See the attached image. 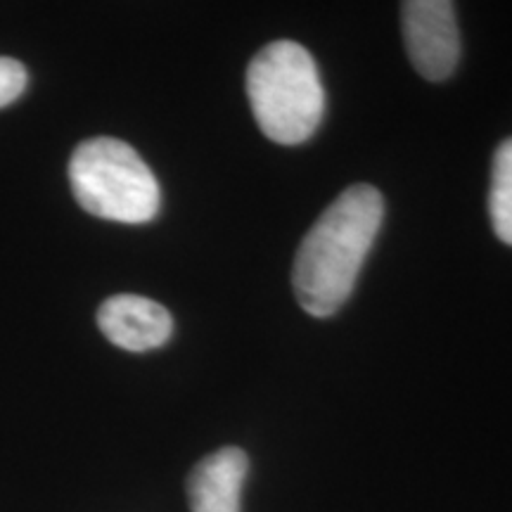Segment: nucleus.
Segmentation results:
<instances>
[{"instance_id": "nucleus-1", "label": "nucleus", "mask_w": 512, "mask_h": 512, "mask_svg": "<svg viewBox=\"0 0 512 512\" xmlns=\"http://www.w3.org/2000/svg\"><path fill=\"white\" fill-rule=\"evenodd\" d=\"M384 200L373 185H351L320 214L294 256L292 285L306 313L328 318L354 292L382 228Z\"/></svg>"}, {"instance_id": "nucleus-2", "label": "nucleus", "mask_w": 512, "mask_h": 512, "mask_svg": "<svg viewBox=\"0 0 512 512\" xmlns=\"http://www.w3.org/2000/svg\"><path fill=\"white\" fill-rule=\"evenodd\" d=\"M247 98L252 114L278 145L306 143L325 114V91L318 64L294 41L268 43L247 67Z\"/></svg>"}, {"instance_id": "nucleus-3", "label": "nucleus", "mask_w": 512, "mask_h": 512, "mask_svg": "<svg viewBox=\"0 0 512 512\" xmlns=\"http://www.w3.org/2000/svg\"><path fill=\"white\" fill-rule=\"evenodd\" d=\"M69 185L88 214L117 223H150L162 188L145 159L119 138H88L69 159Z\"/></svg>"}, {"instance_id": "nucleus-4", "label": "nucleus", "mask_w": 512, "mask_h": 512, "mask_svg": "<svg viewBox=\"0 0 512 512\" xmlns=\"http://www.w3.org/2000/svg\"><path fill=\"white\" fill-rule=\"evenodd\" d=\"M403 41L415 72L427 81H446L460 60L456 8L448 0H408L401 5Z\"/></svg>"}, {"instance_id": "nucleus-5", "label": "nucleus", "mask_w": 512, "mask_h": 512, "mask_svg": "<svg viewBox=\"0 0 512 512\" xmlns=\"http://www.w3.org/2000/svg\"><path fill=\"white\" fill-rule=\"evenodd\" d=\"M98 325L114 347L145 354L174 335V318L166 306L140 294H114L98 309Z\"/></svg>"}, {"instance_id": "nucleus-6", "label": "nucleus", "mask_w": 512, "mask_h": 512, "mask_svg": "<svg viewBox=\"0 0 512 512\" xmlns=\"http://www.w3.org/2000/svg\"><path fill=\"white\" fill-rule=\"evenodd\" d=\"M249 472L247 453L238 446L219 448L202 458L188 475V501L192 512H240L242 486Z\"/></svg>"}, {"instance_id": "nucleus-7", "label": "nucleus", "mask_w": 512, "mask_h": 512, "mask_svg": "<svg viewBox=\"0 0 512 512\" xmlns=\"http://www.w3.org/2000/svg\"><path fill=\"white\" fill-rule=\"evenodd\" d=\"M489 216L496 238L512 247V138L503 140L494 155L489 188Z\"/></svg>"}, {"instance_id": "nucleus-8", "label": "nucleus", "mask_w": 512, "mask_h": 512, "mask_svg": "<svg viewBox=\"0 0 512 512\" xmlns=\"http://www.w3.org/2000/svg\"><path fill=\"white\" fill-rule=\"evenodd\" d=\"M29 74L22 62L12 57H0V110L15 102L19 95L27 91Z\"/></svg>"}]
</instances>
